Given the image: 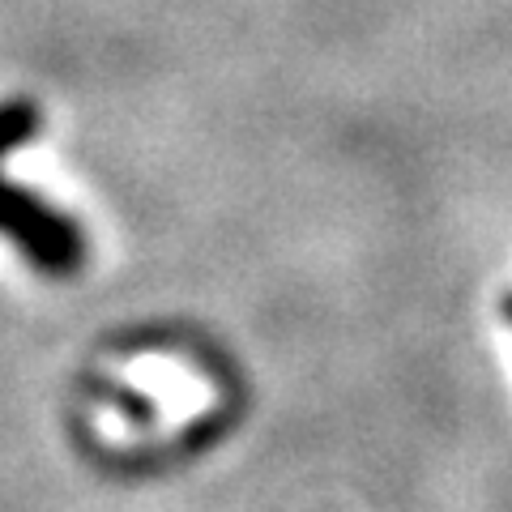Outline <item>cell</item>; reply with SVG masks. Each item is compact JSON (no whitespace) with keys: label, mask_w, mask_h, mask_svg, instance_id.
<instances>
[{"label":"cell","mask_w":512,"mask_h":512,"mask_svg":"<svg viewBox=\"0 0 512 512\" xmlns=\"http://www.w3.org/2000/svg\"><path fill=\"white\" fill-rule=\"evenodd\" d=\"M30 128H35V111L26 103L0 107V163H5V154L13 146H22L30 137ZM0 231L13 235V244H18L30 261H39L47 269H64V265H73V256H77L73 231L64 227L56 214H47L39 201H30L22 188H13L5 180H0Z\"/></svg>","instance_id":"cell-1"}]
</instances>
